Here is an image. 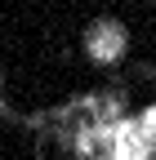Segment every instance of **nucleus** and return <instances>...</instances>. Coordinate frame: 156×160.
<instances>
[{
  "label": "nucleus",
  "mask_w": 156,
  "mask_h": 160,
  "mask_svg": "<svg viewBox=\"0 0 156 160\" xmlns=\"http://www.w3.org/2000/svg\"><path fill=\"white\" fill-rule=\"evenodd\" d=\"M0 80H5V71H0Z\"/></svg>",
  "instance_id": "obj_2"
},
{
  "label": "nucleus",
  "mask_w": 156,
  "mask_h": 160,
  "mask_svg": "<svg viewBox=\"0 0 156 160\" xmlns=\"http://www.w3.org/2000/svg\"><path fill=\"white\" fill-rule=\"evenodd\" d=\"M125 49H129V31H125V22H116V18H94V22L85 27V53H89L98 67L121 62Z\"/></svg>",
  "instance_id": "obj_1"
}]
</instances>
